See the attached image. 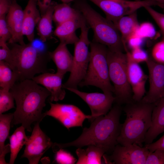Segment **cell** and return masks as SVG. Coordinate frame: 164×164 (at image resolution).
<instances>
[{"label":"cell","mask_w":164,"mask_h":164,"mask_svg":"<svg viewBox=\"0 0 164 164\" xmlns=\"http://www.w3.org/2000/svg\"><path fill=\"white\" fill-rule=\"evenodd\" d=\"M122 109L121 105L116 104L106 115L96 118L89 128H84L81 134L74 141L65 144L53 143V152L56 153L60 149L70 146L79 148L92 145L103 148L105 153H112L118 144L117 139L122 125L120 122Z\"/></svg>","instance_id":"6da1fadb"},{"label":"cell","mask_w":164,"mask_h":164,"mask_svg":"<svg viewBox=\"0 0 164 164\" xmlns=\"http://www.w3.org/2000/svg\"><path fill=\"white\" fill-rule=\"evenodd\" d=\"M9 91L16 104L12 126L21 124L27 131L31 132V125L40 122L44 117L42 111L50 93L32 79L16 82Z\"/></svg>","instance_id":"7a4b0ae2"},{"label":"cell","mask_w":164,"mask_h":164,"mask_svg":"<svg viewBox=\"0 0 164 164\" xmlns=\"http://www.w3.org/2000/svg\"><path fill=\"white\" fill-rule=\"evenodd\" d=\"M155 103L141 100L125 104L123 110L126 117L117 139L118 144L127 145L135 143L142 147L146 134L152 125V114Z\"/></svg>","instance_id":"3957f363"},{"label":"cell","mask_w":164,"mask_h":164,"mask_svg":"<svg viewBox=\"0 0 164 164\" xmlns=\"http://www.w3.org/2000/svg\"><path fill=\"white\" fill-rule=\"evenodd\" d=\"M9 44L11 54L6 63L14 72L16 82L32 79L37 74L54 72L47 67L51 59L49 53L40 52L30 43Z\"/></svg>","instance_id":"277c9868"},{"label":"cell","mask_w":164,"mask_h":164,"mask_svg":"<svg viewBox=\"0 0 164 164\" xmlns=\"http://www.w3.org/2000/svg\"><path fill=\"white\" fill-rule=\"evenodd\" d=\"M74 6L93 30V41L106 46L111 51L125 52L120 32L113 22L101 15L85 0H76Z\"/></svg>","instance_id":"5b68a950"},{"label":"cell","mask_w":164,"mask_h":164,"mask_svg":"<svg viewBox=\"0 0 164 164\" xmlns=\"http://www.w3.org/2000/svg\"><path fill=\"white\" fill-rule=\"evenodd\" d=\"M90 46V59L88 69L79 86L81 87L93 86L100 88L104 93L113 94L114 89L111 83L107 61L108 49L106 46L93 41Z\"/></svg>","instance_id":"8992f818"},{"label":"cell","mask_w":164,"mask_h":164,"mask_svg":"<svg viewBox=\"0 0 164 164\" xmlns=\"http://www.w3.org/2000/svg\"><path fill=\"white\" fill-rule=\"evenodd\" d=\"M107 61L110 79L114 89V102L121 105L133 102V93L128 76L126 53L108 49Z\"/></svg>","instance_id":"52a82bcc"},{"label":"cell","mask_w":164,"mask_h":164,"mask_svg":"<svg viewBox=\"0 0 164 164\" xmlns=\"http://www.w3.org/2000/svg\"><path fill=\"white\" fill-rule=\"evenodd\" d=\"M90 27L86 21L82 22L78 40L75 44L72 67L67 81L63 84L64 89H77V86L86 74L90 59L89 47L91 42L88 38Z\"/></svg>","instance_id":"ba28073f"},{"label":"cell","mask_w":164,"mask_h":164,"mask_svg":"<svg viewBox=\"0 0 164 164\" xmlns=\"http://www.w3.org/2000/svg\"><path fill=\"white\" fill-rule=\"evenodd\" d=\"M51 108L43 113L44 117L50 116L56 119L67 129L75 127H82L86 119L89 121L91 115L85 114L77 107L72 104L53 103L50 101Z\"/></svg>","instance_id":"9c48e42d"},{"label":"cell","mask_w":164,"mask_h":164,"mask_svg":"<svg viewBox=\"0 0 164 164\" xmlns=\"http://www.w3.org/2000/svg\"><path fill=\"white\" fill-rule=\"evenodd\" d=\"M149 151L145 146L141 147L135 143L127 145H117L111 155L103 156L105 162L111 161L116 164H145Z\"/></svg>","instance_id":"30bf717a"},{"label":"cell","mask_w":164,"mask_h":164,"mask_svg":"<svg viewBox=\"0 0 164 164\" xmlns=\"http://www.w3.org/2000/svg\"><path fill=\"white\" fill-rule=\"evenodd\" d=\"M40 122L35 123L30 136L25 144L21 158H27L29 164H37L45 152L53 145L51 139L41 129Z\"/></svg>","instance_id":"8fae6325"},{"label":"cell","mask_w":164,"mask_h":164,"mask_svg":"<svg viewBox=\"0 0 164 164\" xmlns=\"http://www.w3.org/2000/svg\"><path fill=\"white\" fill-rule=\"evenodd\" d=\"M149 72V90L141 100L155 103L164 97V64L158 63L149 57L146 62Z\"/></svg>","instance_id":"7c38bea8"},{"label":"cell","mask_w":164,"mask_h":164,"mask_svg":"<svg viewBox=\"0 0 164 164\" xmlns=\"http://www.w3.org/2000/svg\"><path fill=\"white\" fill-rule=\"evenodd\" d=\"M66 89L77 95L88 104L91 113L92 118L89 121L91 122L100 116L106 115L112 108V104L115 100L113 94L98 92L88 93L70 88Z\"/></svg>","instance_id":"4fadbf2b"},{"label":"cell","mask_w":164,"mask_h":164,"mask_svg":"<svg viewBox=\"0 0 164 164\" xmlns=\"http://www.w3.org/2000/svg\"><path fill=\"white\" fill-rule=\"evenodd\" d=\"M126 53L128 78L132 92V98L135 101H139L146 93L145 85L148 76L145 73L138 63L132 59L130 52L128 50Z\"/></svg>","instance_id":"5bb4252c"},{"label":"cell","mask_w":164,"mask_h":164,"mask_svg":"<svg viewBox=\"0 0 164 164\" xmlns=\"http://www.w3.org/2000/svg\"><path fill=\"white\" fill-rule=\"evenodd\" d=\"M24 12L16 0H12L9 10L6 17L7 26L12 35L9 44H25L23 33Z\"/></svg>","instance_id":"9a60e30c"},{"label":"cell","mask_w":164,"mask_h":164,"mask_svg":"<svg viewBox=\"0 0 164 164\" xmlns=\"http://www.w3.org/2000/svg\"><path fill=\"white\" fill-rule=\"evenodd\" d=\"M63 77L56 73L47 72L34 77L32 79L37 84L42 85L50 93V101H57L63 100L66 95L63 87Z\"/></svg>","instance_id":"2e32d148"},{"label":"cell","mask_w":164,"mask_h":164,"mask_svg":"<svg viewBox=\"0 0 164 164\" xmlns=\"http://www.w3.org/2000/svg\"><path fill=\"white\" fill-rule=\"evenodd\" d=\"M84 19L80 13L76 17L57 26L54 32V35L58 38L60 43L66 45L74 44L79 39L76 31L80 28Z\"/></svg>","instance_id":"e0dca14e"},{"label":"cell","mask_w":164,"mask_h":164,"mask_svg":"<svg viewBox=\"0 0 164 164\" xmlns=\"http://www.w3.org/2000/svg\"><path fill=\"white\" fill-rule=\"evenodd\" d=\"M152 125L144 139L146 144H150L160 134L164 132V97L155 103L152 114Z\"/></svg>","instance_id":"ac0fdd59"},{"label":"cell","mask_w":164,"mask_h":164,"mask_svg":"<svg viewBox=\"0 0 164 164\" xmlns=\"http://www.w3.org/2000/svg\"><path fill=\"white\" fill-rule=\"evenodd\" d=\"M38 0H29L23 10V33L31 43L34 38V29L40 20L41 15L37 7Z\"/></svg>","instance_id":"d6986e66"},{"label":"cell","mask_w":164,"mask_h":164,"mask_svg":"<svg viewBox=\"0 0 164 164\" xmlns=\"http://www.w3.org/2000/svg\"><path fill=\"white\" fill-rule=\"evenodd\" d=\"M49 54L56 66V73L64 76L67 72H70L73 57L69 51L66 45L60 43L53 51L49 52Z\"/></svg>","instance_id":"ffe728a7"},{"label":"cell","mask_w":164,"mask_h":164,"mask_svg":"<svg viewBox=\"0 0 164 164\" xmlns=\"http://www.w3.org/2000/svg\"><path fill=\"white\" fill-rule=\"evenodd\" d=\"M114 24L120 32L125 52L128 50L126 45L128 39L135 32L139 25L137 12L121 17Z\"/></svg>","instance_id":"44dd1931"},{"label":"cell","mask_w":164,"mask_h":164,"mask_svg":"<svg viewBox=\"0 0 164 164\" xmlns=\"http://www.w3.org/2000/svg\"><path fill=\"white\" fill-rule=\"evenodd\" d=\"M13 118V113L0 114V164H7L5 156L10 152V144L5 145L6 140L8 138L11 123Z\"/></svg>","instance_id":"7402d4cb"},{"label":"cell","mask_w":164,"mask_h":164,"mask_svg":"<svg viewBox=\"0 0 164 164\" xmlns=\"http://www.w3.org/2000/svg\"><path fill=\"white\" fill-rule=\"evenodd\" d=\"M57 3L52 2L50 6L37 24V34L43 43L52 37L53 16L55 6Z\"/></svg>","instance_id":"603a6c76"},{"label":"cell","mask_w":164,"mask_h":164,"mask_svg":"<svg viewBox=\"0 0 164 164\" xmlns=\"http://www.w3.org/2000/svg\"><path fill=\"white\" fill-rule=\"evenodd\" d=\"M76 153L78 158L77 164H102L101 157L105 152L101 147L91 145L86 149L78 148Z\"/></svg>","instance_id":"cb8c5ba5"},{"label":"cell","mask_w":164,"mask_h":164,"mask_svg":"<svg viewBox=\"0 0 164 164\" xmlns=\"http://www.w3.org/2000/svg\"><path fill=\"white\" fill-rule=\"evenodd\" d=\"M25 128L22 126L17 128L13 133L9 136L10 149V156L9 164H13L17 155L25 145L29 136H27L25 133Z\"/></svg>","instance_id":"d4e9b609"},{"label":"cell","mask_w":164,"mask_h":164,"mask_svg":"<svg viewBox=\"0 0 164 164\" xmlns=\"http://www.w3.org/2000/svg\"><path fill=\"white\" fill-rule=\"evenodd\" d=\"M70 3H56L53 19L57 26L76 17L80 14L78 9L71 7Z\"/></svg>","instance_id":"484cf974"},{"label":"cell","mask_w":164,"mask_h":164,"mask_svg":"<svg viewBox=\"0 0 164 164\" xmlns=\"http://www.w3.org/2000/svg\"><path fill=\"white\" fill-rule=\"evenodd\" d=\"M16 82L15 76L8 63L0 60V86L1 89L9 91Z\"/></svg>","instance_id":"4316f807"},{"label":"cell","mask_w":164,"mask_h":164,"mask_svg":"<svg viewBox=\"0 0 164 164\" xmlns=\"http://www.w3.org/2000/svg\"><path fill=\"white\" fill-rule=\"evenodd\" d=\"M14 98L9 91L0 90V114L15 108Z\"/></svg>","instance_id":"83f0119b"},{"label":"cell","mask_w":164,"mask_h":164,"mask_svg":"<svg viewBox=\"0 0 164 164\" xmlns=\"http://www.w3.org/2000/svg\"><path fill=\"white\" fill-rule=\"evenodd\" d=\"M135 32L144 39L146 38H153L155 36L157 33L153 25L148 22L139 25Z\"/></svg>","instance_id":"f1b7e54d"},{"label":"cell","mask_w":164,"mask_h":164,"mask_svg":"<svg viewBox=\"0 0 164 164\" xmlns=\"http://www.w3.org/2000/svg\"><path fill=\"white\" fill-rule=\"evenodd\" d=\"M56 154L55 160L59 164H74L76 159L70 153L62 149L58 150Z\"/></svg>","instance_id":"f546056e"},{"label":"cell","mask_w":164,"mask_h":164,"mask_svg":"<svg viewBox=\"0 0 164 164\" xmlns=\"http://www.w3.org/2000/svg\"><path fill=\"white\" fill-rule=\"evenodd\" d=\"M152 57L156 62L164 64V40L159 42L153 46Z\"/></svg>","instance_id":"4dcf8cb0"},{"label":"cell","mask_w":164,"mask_h":164,"mask_svg":"<svg viewBox=\"0 0 164 164\" xmlns=\"http://www.w3.org/2000/svg\"><path fill=\"white\" fill-rule=\"evenodd\" d=\"M11 37L6 21L5 15L0 16V43H6Z\"/></svg>","instance_id":"1f68e13d"},{"label":"cell","mask_w":164,"mask_h":164,"mask_svg":"<svg viewBox=\"0 0 164 164\" xmlns=\"http://www.w3.org/2000/svg\"><path fill=\"white\" fill-rule=\"evenodd\" d=\"M145 164H164V150L157 149L150 152Z\"/></svg>","instance_id":"d6a6232c"},{"label":"cell","mask_w":164,"mask_h":164,"mask_svg":"<svg viewBox=\"0 0 164 164\" xmlns=\"http://www.w3.org/2000/svg\"><path fill=\"white\" fill-rule=\"evenodd\" d=\"M144 8L156 22L164 35V14L156 11L151 6H147ZM163 40H164V37Z\"/></svg>","instance_id":"836d02e7"},{"label":"cell","mask_w":164,"mask_h":164,"mask_svg":"<svg viewBox=\"0 0 164 164\" xmlns=\"http://www.w3.org/2000/svg\"><path fill=\"white\" fill-rule=\"evenodd\" d=\"M130 53L132 59L138 63L143 62H146L149 57L147 53L141 47L132 49Z\"/></svg>","instance_id":"e575fe53"},{"label":"cell","mask_w":164,"mask_h":164,"mask_svg":"<svg viewBox=\"0 0 164 164\" xmlns=\"http://www.w3.org/2000/svg\"><path fill=\"white\" fill-rule=\"evenodd\" d=\"M144 39L141 37L135 32L131 35L128 39L126 45L133 49L138 47H141L143 43Z\"/></svg>","instance_id":"d590c367"},{"label":"cell","mask_w":164,"mask_h":164,"mask_svg":"<svg viewBox=\"0 0 164 164\" xmlns=\"http://www.w3.org/2000/svg\"><path fill=\"white\" fill-rule=\"evenodd\" d=\"M152 152L157 149L164 150V135L156 142L146 144L144 146Z\"/></svg>","instance_id":"8d00e7d4"},{"label":"cell","mask_w":164,"mask_h":164,"mask_svg":"<svg viewBox=\"0 0 164 164\" xmlns=\"http://www.w3.org/2000/svg\"><path fill=\"white\" fill-rule=\"evenodd\" d=\"M0 60L8 61L11 54V50L6 43H0Z\"/></svg>","instance_id":"74e56055"},{"label":"cell","mask_w":164,"mask_h":164,"mask_svg":"<svg viewBox=\"0 0 164 164\" xmlns=\"http://www.w3.org/2000/svg\"><path fill=\"white\" fill-rule=\"evenodd\" d=\"M12 0H0V16L5 15L8 12Z\"/></svg>","instance_id":"f35d334b"},{"label":"cell","mask_w":164,"mask_h":164,"mask_svg":"<svg viewBox=\"0 0 164 164\" xmlns=\"http://www.w3.org/2000/svg\"><path fill=\"white\" fill-rule=\"evenodd\" d=\"M51 2V0H38L37 4L41 16L46 11Z\"/></svg>","instance_id":"ab89813d"},{"label":"cell","mask_w":164,"mask_h":164,"mask_svg":"<svg viewBox=\"0 0 164 164\" xmlns=\"http://www.w3.org/2000/svg\"><path fill=\"white\" fill-rule=\"evenodd\" d=\"M156 2L158 6L164 10V0H153Z\"/></svg>","instance_id":"60d3db41"},{"label":"cell","mask_w":164,"mask_h":164,"mask_svg":"<svg viewBox=\"0 0 164 164\" xmlns=\"http://www.w3.org/2000/svg\"><path fill=\"white\" fill-rule=\"evenodd\" d=\"M63 3H70V2L73 1V0H60Z\"/></svg>","instance_id":"b9f144b4"},{"label":"cell","mask_w":164,"mask_h":164,"mask_svg":"<svg viewBox=\"0 0 164 164\" xmlns=\"http://www.w3.org/2000/svg\"></svg>","instance_id":"7bdbcfd3"},{"label":"cell","mask_w":164,"mask_h":164,"mask_svg":"<svg viewBox=\"0 0 164 164\" xmlns=\"http://www.w3.org/2000/svg\"></svg>","instance_id":"ee69618b"}]
</instances>
